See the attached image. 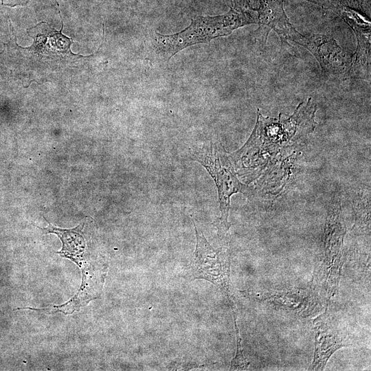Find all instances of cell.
Masks as SVG:
<instances>
[{
  "label": "cell",
  "mask_w": 371,
  "mask_h": 371,
  "mask_svg": "<svg viewBox=\"0 0 371 371\" xmlns=\"http://www.w3.org/2000/svg\"><path fill=\"white\" fill-rule=\"evenodd\" d=\"M317 104L311 98L298 104L291 115L265 117L258 110L255 127L245 144L229 155L240 176L254 179L279 151L305 139L315 128Z\"/></svg>",
  "instance_id": "1"
},
{
  "label": "cell",
  "mask_w": 371,
  "mask_h": 371,
  "mask_svg": "<svg viewBox=\"0 0 371 371\" xmlns=\"http://www.w3.org/2000/svg\"><path fill=\"white\" fill-rule=\"evenodd\" d=\"M252 23H258V14L242 0L234 3L224 14L193 17L190 25L179 32L161 34L155 32L154 43L157 52L168 60L187 47L228 36L234 30Z\"/></svg>",
  "instance_id": "2"
},
{
  "label": "cell",
  "mask_w": 371,
  "mask_h": 371,
  "mask_svg": "<svg viewBox=\"0 0 371 371\" xmlns=\"http://www.w3.org/2000/svg\"><path fill=\"white\" fill-rule=\"evenodd\" d=\"M190 154L192 159L207 170L216 183L221 216L214 222V225L218 236L223 237L231 226L228 221L231 196L241 193L249 197L254 194V190L238 179L229 156L219 142H210L196 146Z\"/></svg>",
  "instance_id": "3"
},
{
  "label": "cell",
  "mask_w": 371,
  "mask_h": 371,
  "mask_svg": "<svg viewBox=\"0 0 371 371\" xmlns=\"http://www.w3.org/2000/svg\"><path fill=\"white\" fill-rule=\"evenodd\" d=\"M192 221L196 245L191 264L192 275L195 279H204L217 286L235 309L230 289V254L225 249H214Z\"/></svg>",
  "instance_id": "4"
},
{
  "label": "cell",
  "mask_w": 371,
  "mask_h": 371,
  "mask_svg": "<svg viewBox=\"0 0 371 371\" xmlns=\"http://www.w3.org/2000/svg\"><path fill=\"white\" fill-rule=\"evenodd\" d=\"M289 40L311 52L324 74L338 78L349 76L353 54L341 47L333 37L321 34L304 35L295 30Z\"/></svg>",
  "instance_id": "5"
},
{
  "label": "cell",
  "mask_w": 371,
  "mask_h": 371,
  "mask_svg": "<svg viewBox=\"0 0 371 371\" xmlns=\"http://www.w3.org/2000/svg\"><path fill=\"white\" fill-rule=\"evenodd\" d=\"M247 8L256 12L258 24L274 30L282 39L287 40L295 28L284 10V0H243Z\"/></svg>",
  "instance_id": "6"
},
{
  "label": "cell",
  "mask_w": 371,
  "mask_h": 371,
  "mask_svg": "<svg viewBox=\"0 0 371 371\" xmlns=\"http://www.w3.org/2000/svg\"><path fill=\"white\" fill-rule=\"evenodd\" d=\"M107 266L104 264L87 267L82 269V284L77 294L65 304L53 308L65 314H71L96 298L100 293L106 273Z\"/></svg>",
  "instance_id": "7"
},
{
  "label": "cell",
  "mask_w": 371,
  "mask_h": 371,
  "mask_svg": "<svg viewBox=\"0 0 371 371\" xmlns=\"http://www.w3.org/2000/svg\"><path fill=\"white\" fill-rule=\"evenodd\" d=\"M317 325L314 359L309 370H322L331 355L341 347L348 346L345 337L333 327L323 323Z\"/></svg>",
  "instance_id": "8"
},
{
  "label": "cell",
  "mask_w": 371,
  "mask_h": 371,
  "mask_svg": "<svg viewBox=\"0 0 371 371\" xmlns=\"http://www.w3.org/2000/svg\"><path fill=\"white\" fill-rule=\"evenodd\" d=\"M47 222L49 224L48 227L42 228V229L46 231L47 233L56 234L63 243L62 249L58 253L79 265V260L85 247L84 238L80 234L83 225L71 229H66L56 227L47 221Z\"/></svg>",
  "instance_id": "9"
},
{
  "label": "cell",
  "mask_w": 371,
  "mask_h": 371,
  "mask_svg": "<svg viewBox=\"0 0 371 371\" xmlns=\"http://www.w3.org/2000/svg\"><path fill=\"white\" fill-rule=\"evenodd\" d=\"M233 315L234 318V324L236 328V344H237V350L235 357L232 361L230 370H245L247 369L249 366V363H248L243 355V351L241 344V338L239 335V331L238 326L236 325V315L235 309H232Z\"/></svg>",
  "instance_id": "10"
},
{
  "label": "cell",
  "mask_w": 371,
  "mask_h": 371,
  "mask_svg": "<svg viewBox=\"0 0 371 371\" xmlns=\"http://www.w3.org/2000/svg\"><path fill=\"white\" fill-rule=\"evenodd\" d=\"M29 0H2V4L6 6L14 7L25 5Z\"/></svg>",
  "instance_id": "11"
}]
</instances>
